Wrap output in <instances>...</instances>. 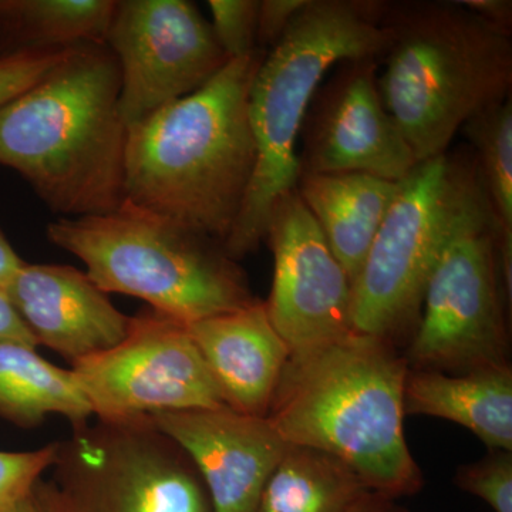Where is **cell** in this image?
Segmentation results:
<instances>
[{
	"mask_svg": "<svg viewBox=\"0 0 512 512\" xmlns=\"http://www.w3.org/2000/svg\"><path fill=\"white\" fill-rule=\"evenodd\" d=\"M507 305L511 311L481 185L424 289L407 365L444 373L511 365Z\"/></svg>",
	"mask_w": 512,
	"mask_h": 512,
	"instance_id": "cell-8",
	"label": "cell"
},
{
	"mask_svg": "<svg viewBox=\"0 0 512 512\" xmlns=\"http://www.w3.org/2000/svg\"><path fill=\"white\" fill-rule=\"evenodd\" d=\"M308 0H259L258 49L268 52L284 36Z\"/></svg>",
	"mask_w": 512,
	"mask_h": 512,
	"instance_id": "cell-27",
	"label": "cell"
},
{
	"mask_svg": "<svg viewBox=\"0 0 512 512\" xmlns=\"http://www.w3.org/2000/svg\"><path fill=\"white\" fill-rule=\"evenodd\" d=\"M211 28L229 60L258 49L259 0H210Z\"/></svg>",
	"mask_w": 512,
	"mask_h": 512,
	"instance_id": "cell-24",
	"label": "cell"
},
{
	"mask_svg": "<svg viewBox=\"0 0 512 512\" xmlns=\"http://www.w3.org/2000/svg\"><path fill=\"white\" fill-rule=\"evenodd\" d=\"M406 416L453 421L476 434L488 450L512 451V367L466 373L409 369L404 382Z\"/></svg>",
	"mask_w": 512,
	"mask_h": 512,
	"instance_id": "cell-17",
	"label": "cell"
},
{
	"mask_svg": "<svg viewBox=\"0 0 512 512\" xmlns=\"http://www.w3.org/2000/svg\"><path fill=\"white\" fill-rule=\"evenodd\" d=\"M346 512H412L406 507L397 503L394 498L386 497V495L369 493L363 495L359 501L349 511Z\"/></svg>",
	"mask_w": 512,
	"mask_h": 512,
	"instance_id": "cell-32",
	"label": "cell"
},
{
	"mask_svg": "<svg viewBox=\"0 0 512 512\" xmlns=\"http://www.w3.org/2000/svg\"><path fill=\"white\" fill-rule=\"evenodd\" d=\"M454 483L494 512H512V451L490 450L480 460L458 467Z\"/></svg>",
	"mask_w": 512,
	"mask_h": 512,
	"instance_id": "cell-23",
	"label": "cell"
},
{
	"mask_svg": "<svg viewBox=\"0 0 512 512\" xmlns=\"http://www.w3.org/2000/svg\"><path fill=\"white\" fill-rule=\"evenodd\" d=\"M379 62L346 60L320 84L299 137L301 174L360 173L400 183L419 164L384 107Z\"/></svg>",
	"mask_w": 512,
	"mask_h": 512,
	"instance_id": "cell-13",
	"label": "cell"
},
{
	"mask_svg": "<svg viewBox=\"0 0 512 512\" xmlns=\"http://www.w3.org/2000/svg\"><path fill=\"white\" fill-rule=\"evenodd\" d=\"M50 470L70 512H214L191 458L150 417L76 427Z\"/></svg>",
	"mask_w": 512,
	"mask_h": 512,
	"instance_id": "cell-9",
	"label": "cell"
},
{
	"mask_svg": "<svg viewBox=\"0 0 512 512\" xmlns=\"http://www.w3.org/2000/svg\"><path fill=\"white\" fill-rule=\"evenodd\" d=\"M474 148L491 217L505 295L512 302V100L490 107L461 128Z\"/></svg>",
	"mask_w": 512,
	"mask_h": 512,
	"instance_id": "cell-22",
	"label": "cell"
},
{
	"mask_svg": "<svg viewBox=\"0 0 512 512\" xmlns=\"http://www.w3.org/2000/svg\"><path fill=\"white\" fill-rule=\"evenodd\" d=\"M56 443L30 451H0V510L52 468Z\"/></svg>",
	"mask_w": 512,
	"mask_h": 512,
	"instance_id": "cell-26",
	"label": "cell"
},
{
	"mask_svg": "<svg viewBox=\"0 0 512 512\" xmlns=\"http://www.w3.org/2000/svg\"><path fill=\"white\" fill-rule=\"evenodd\" d=\"M53 414L73 429L93 417L73 370L53 365L35 346L0 342V419L35 429Z\"/></svg>",
	"mask_w": 512,
	"mask_h": 512,
	"instance_id": "cell-19",
	"label": "cell"
},
{
	"mask_svg": "<svg viewBox=\"0 0 512 512\" xmlns=\"http://www.w3.org/2000/svg\"><path fill=\"white\" fill-rule=\"evenodd\" d=\"M390 43L377 74L384 107L417 161L511 97L512 37L456 2H384Z\"/></svg>",
	"mask_w": 512,
	"mask_h": 512,
	"instance_id": "cell-5",
	"label": "cell"
},
{
	"mask_svg": "<svg viewBox=\"0 0 512 512\" xmlns=\"http://www.w3.org/2000/svg\"><path fill=\"white\" fill-rule=\"evenodd\" d=\"M94 419L124 421L227 406L187 323L146 308L126 338L70 367Z\"/></svg>",
	"mask_w": 512,
	"mask_h": 512,
	"instance_id": "cell-10",
	"label": "cell"
},
{
	"mask_svg": "<svg viewBox=\"0 0 512 512\" xmlns=\"http://www.w3.org/2000/svg\"><path fill=\"white\" fill-rule=\"evenodd\" d=\"M187 328L224 403L237 412L266 416L291 352L265 303L256 301Z\"/></svg>",
	"mask_w": 512,
	"mask_h": 512,
	"instance_id": "cell-16",
	"label": "cell"
},
{
	"mask_svg": "<svg viewBox=\"0 0 512 512\" xmlns=\"http://www.w3.org/2000/svg\"><path fill=\"white\" fill-rule=\"evenodd\" d=\"M46 237L107 295L134 296L187 325L258 301L221 242L128 201L107 214L57 218Z\"/></svg>",
	"mask_w": 512,
	"mask_h": 512,
	"instance_id": "cell-6",
	"label": "cell"
},
{
	"mask_svg": "<svg viewBox=\"0 0 512 512\" xmlns=\"http://www.w3.org/2000/svg\"><path fill=\"white\" fill-rule=\"evenodd\" d=\"M74 46L36 50L0 59V106L26 92L69 56Z\"/></svg>",
	"mask_w": 512,
	"mask_h": 512,
	"instance_id": "cell-25",
	"label": "cell"
},
{
	"mask_svg": "<svg viewBox=\"0 0 512 512\" xmlns=\"http://www.w3.org/2000/svg\"><path fill=\"white\" fill-rule=\"evenodd\" d=\"M191 458L214 512H255L289 443L268 417L228 406L150 417Z\"/></svg>",
	"mask_w": 512,
	"mask_h": 512,
	"instance_id": "cell-14",
	"label": "cell"
},
{
	"mask_svg": "<svg viewBox=\"0 0 512 512\" xmlns=\"http://www.w3.org/2000/svg\"><path fill=\"white\" fill-rule=\"evenodd\" d=\"M2 292L37 348L46 346L72 366L119 345L130 328L131 316L74 266L25 262Z\"/></svg>",
	"mask_w": 512,
	"mask_h": 512,
	"instance_id": "cell-15",
	"label": "cell"
},
{
	"mask_svg": "<svg viewBox=\"0 0 512 512\" xmlns=\"http://www.w3.org/2000/svg\"><path fill=\"white\" fill-rule=\"evenodd\" d=\"M106 45L119 63L127 127L201 89L229 62L211 23L188 0H120Z\"/></svg>",
	"mask_w": 512,
	"mask_h": 512,
	"instance_id": "cell-11",
	"label": "cell"
},
{
	"mask_svg": "<svg viewBox=\"0 0 512 512\" xmlns=\"http://www.w3.org/2000/svg\"><path fill=\"white\" fill-rule=\"evenodd\" d=\"M369 491L339 458L289 444L266 481L255 512H346Z\"/></svg>",
	"mask_w": 512,
	"mask_h": 512,
	"instance_id": "cell-21",
	"label": "cell"
},
{
	"mask_svg": "<svg viewBox=\"0 0 512 512\" xmlns=\"http://www.w3.org/2000/svg\"><path fill=\"white\" fill-rule=\"evenodd\" d=\"M116 0H0V59L106 43Z\"/></svg>",
	"mask_w": 512,
	"mask_h": 512,
	"instance_id": "cell-20",
	"label": "cell"
},
{
	"mask_svg": "<svg viewBox=\"0 0 512 512\" xmlns=\"http://www.w3.org/2000/svg\"><path fill=\"white\" fill-rule=\"evenodd\" d=\"M265 55L229 60L201 89L128 127L124 201L224 245L255 170L248 97Z\"/></svg>",
	"mask_w": 512,
	"mask_h": 512,
	"instance_id": "cell-1",
	"label": "cell"
},
{
	"mask_svg": "<svg viewBox=\"0 0 512 512\" xmlns=\"http://www.w3.org/2000/svg\"><path fill=\"white\" fill-rule=\"evenodd\" d=\"M120 90L109 46L83 43L0 106V165L22 175L59 218L107 214L126 200Z\"/></svg>",
	"mask_w": 512,
	"mask_h": 512,
	"instance_id": "cell-2",
	"label": "cell"
},
{
	"mask_svg": "<svg viewBox=\"0 0 512 512\" xmlns=\"http://www.w3.org/2000/svg\"><path fill=\"white\" fill-rule=\"evenodd\" d=\"M464 8L494 28L512 33L511 0H460Z\"/></svg>",
	"mask_w": 512,
	"mask_h": 512,
	"instance_id": "cell-29",
	"label": "cell"
},
{
	"mask_svg": "<svg viewBox=\"0 0 512 512\" xmlns=\"http://www.w3.org/2000/svg\"><path fill=\"white\" fill-rule=\"evenodd\" d=\"M23 264H25V261L16 254L8 238L0 229V291H3L9 285V282L12 281L13 276L22 268Z\"/></svg>",
	"mask_w": 512,
	"mask_h": 512,
	"instance_id": "cell-31",
	"label": "cell"
},
{
	"mask_svg": "<svg viewBox=\"0 0 512 512\" xmlns=\"http://www.w3.org/2000/svg\"><path fill=\"white\" fill-rule=\"evenodd\" d=\"M399 185L360 173L299 175L296 191L352 285Z\"/></svg>",
	"mask_w": 512,
	"mask_h": 512,
	"instance_id": "cell-18",
	"label": "cell"
},
{
	"mask_svg": "<svg viewBox=\"0 0 512 512\" xmlns=\"http://www.w3.org/2000/svg\"><path fill=\"white\" fill-rule=\"evenodd\" d=\"M0 342H20L37 348L35 339L19 318L8 296L2 291H0Z\"/></svg>",
	"mask_w": 512,
	"mask_h": 512,
	"instance_id": "cell-30",
	"label": "cell"
},
{
	"mask_svg": "<svg viewBox=\"0 0 512 512\" xmlns=\"http://www.w3.org/2000/svg\"><path fill=\"white\" fill-rule=\"evenodd\" d=\"M384 2L308 0L266 52L248 97L256 161L238 220L224 242L235 261L265 241L276 202L296 190L303 121L320 84L346 60L382 59L390 43Z\"/></svg>",
	"mask_w": 512,
	"mask_h": 512,
	"instance_id": "cell-4",
	"label": "cell"
},
{
	"mask_svg": "<svg viewBox=\"0 0 512 512\" xmlns=\"http://www.w3.org/2000/svg\"><path fill=\"white\" fill-rule=\"evenodd\" d=\"M265 241L274 254L266 313L291 356L352 335V282L298 191L276 202Z\"/></svg>",
	"mask_w": 512,
	"mask_h": 512,
	"instance_id": "cell-12",
	"label": "cell"
},
{
	"mask_svg": "<svg viewBox=\"0 0 512 512\" xmlns=\"http://www.w3.org/2000/svg\"><path fill=\"white\" fill-rule=\"evenodd\" d=\"M409 369L393 343L353 332L289 356L266 417L286 443L339 458L373 493L417 494L423 473L404 436Z\"/></svg>",
	"mask_w": 512,
	"mask_h": 512,
	"instance_id": "cell-3",
	"label": "cell"
},
{
	"mask_svg": "<svg viewBox=\"0 0 512 512\" xmlns=\"http://www.w3.org/2000/svg\"><path fill=\"white\" fill-rule=\"evenodd\" d=\"M480 191L474 157L461 154L421 161L400 181L353 284V332L393 345L414 332L431 272Z\"/></svg>",
	"mask_w": 512,
	"mask_h": 512,
	"instance_id": "cell-7",
	"label": "cell"
},
{
	"mask_svg": "<svg viewBox=\"0 0 512 512\" xmlns=\"http://www.w3.org/2000/svg\"><path fill=\"white\" fill-rule=\"evenodd\" d=\"M0 512H70L52 481L39 478Z\"/></svg>",
	"mask_w": 512,
	"mask_h": 512,
	"instance_id": "cell-28",
	"label": "cell"
}]
</instances>
